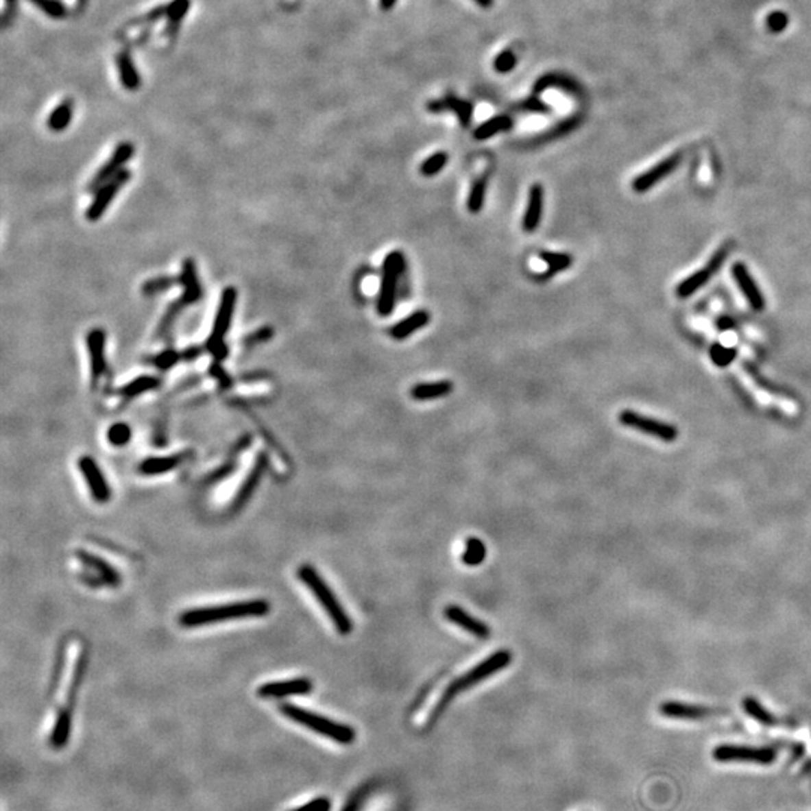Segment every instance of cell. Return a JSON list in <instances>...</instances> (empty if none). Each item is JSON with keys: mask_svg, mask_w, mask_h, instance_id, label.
<instances>
[{"mask_svg": "<svg viewBox=\"0 0 811 811\" xmlns=\"http://www.w3.org/2000/svg\"><path fill=\"white\" fill-rule=\"evenodd\" d=\"M271 610V605L265 600H253L243 603L210 605V607H197L184 612L179 616V624L186 628L203 627L215 622L247 619V618H262Z\"/></svg>", "mask_w": 811, "mask_h": 811, "instance_id": "1", "label": "cell"}, {"mask_svg": "<svg viewBox=\"0 0 811 811\" xmlns=\"http://www.w3.org/2000/svg\"><path fill=\"white\" fill-rule=\"evenodd\" d=\"M298 577L302 583L311 590V594L317 598L319 604L324 607L329 619L332 620L334 627L340 634H349L352 631V619L343 609V605L338 601V598L334 595L332 590L328 586L326 581L322 579L320 574L314 566L305 564L298 568Z\"/></svg>", "mask_w": 811, "mask_h": 811, "instance_id": "2", "label": "cell"}, {"mask_svg": "<svg viewBox=\"0 0 811 811\" xmlns=\"http://www.w3.org/2000/svg\"><path fill=\"white\" fill-rule=\"evenodd\" d=\"M280 711L282 715L287 716V718H290L292 721L301 724V726L310 729L313 731H316L317 735L332 739V741H335L338 744L349 745L355 741L356 734L350 726H346V724L332 721L330 718H326V716H324V715L310 712V711L304 710V707H299L296 705H290V703L281 705Z\"/></svg>", "mask_w": 811, "mask_h": 811, "instance_id": "3", "label": "cell"}, {"mask_svg": "<svg viewBox=\"0 0 811 811\" xmlns=\"http://www.w3.org/2000/svg\"><path fill=\"white\" fill-rule=\"evenodd\" d=\"M236 299H238V292H236V289L226 287L224 292H223V296H221V301H219V306H218L215 322H214V328H212L210 337L206 343V349H208V352L212 353V356H214L215 361H223L228 355V349L226 346L224 337L228 332V329H230V325H232Z\"/></svg>", "mask_w": 811, "mask_h": 811, "instance_id": "4", "label": "cell"}, {"mask_svg": "<svg viewBox=\"0 0 811 811\" xmlns=\"http://www.w3.org/2000/svg\"><path fill=\"white\" fill-rule=\"evenodd\" d=\"M511 659H513V655H511V652L507 649H502L494 652L493 655H490L488 658H485L483 663L476 664L472 670H469L466 675H463L461 678L455 679L451 685L450 688H448L446 694L442 700V703H440V707L444 706V703L446 705L450 700L455 696L459 694V692L468 690L470 687H474L478 682H481L487 678H490L492 675H494L496 672L502 670V668H505L507 666H509Z\"/></svg>", "mask_w": 811, "mask_h": 811, "instance_id": "5", "label": "cell"}, {"mask_svg": "<svg viewBox=\"0 0 811 811\" xmlns=\"http://www.w3.org/2000/svg\"><path fill=\"white\" fill-rule=\"evenodd\" d=\"M404 265L406 260L401 251H391L383 260L379 299H377V313L382 317L391 316V313L394 311L397 298V285L400 275L404 271Z\"/></svg>", "mask_w": 811, "mask_h": 811, "instance_id": "6", "label": "cell"}, {"mask_svg": "<svg viewBox=\"0 0 811 811\" xmlns=\"http://www.w3.org/2000/svg\"><path fill=\"white\" fill-rule=\"evenodd\" d=\"M179 282L184 286V295H182V298H179L175 304H171L169 306V310H167V313H165V316L161 322L160 334H164L165 330L171 326L173 320L176 319L178 314L182 311L185 306L199 302V299L203 295L194 260H191V258L185 260L184 265H182V274H180Z\"/></svg>", "mask_w": 811, "mask_h": 811, "instance_id": "7", "label": "cell"}, {"mask_svg": "<svg viewBox=\"0 0 811 811\" xmlns=\"http://www.w3.org/2000/svg\"><path fill=\"white\" fill-rule=\"evenodd\" d=\"M727 256H729V243H726V245H723L716 250L710 262L705 265V267H702V269H699L694 274H691L687 280H683L678 286V289H676V295H678L679 298H688L691 295H694L696 292H699V290L702 289L706 282L710 281L714 275L721 269L724 262H726Z\"/></svg>", "mask_w": 811, "mask_h": 811, "instance_id": "8", "label": "cell"}, {"mask_svg": "<svg viewBox=\"0 0 811 811\" xmlns=\"http://www.w3.org/2000/svg\"><path fill=\"white\" fill-rule=\"evenodd\" d=\"M619 422L622 425H625V427L639 430L644 433V435L664 440V442H673V440L678 439V430H676L673 425H668L666 422L649 418V416H644L633 411L620 412Z\"/></svg>", "mask_w": 811, "mask_h": 811, "instance_id": "9", "label": "cell"}, {"mask_svg": "<svg viewBox=\"0 0 811 811\" xmlns=\"http://www.w3.org/2000/svg\"><path fill=\"white\" fill-rule=\"evenodd\" d=\"M130 178H131V173L123 169L122 171L117 173L114 178L110 179L108 182L99 186V190L97 191L98 194L95 195V199H93L88 212H86V217H88L89 221H98V219L102 217V214L106 212V209L108 208V204L113 202L117 191H119L121 188L128 182Z\"/></svg>", "mask_w": 811, "mask_h": 811, "instance_id": "10", "label": "cell"}, {"mask_svg": "<svg viewBox=\"0 0 811 811\" xmlns=\"http://www.w3.org/2000/svg\"><path fill=\"white\" fill-rule=\"evenodd\" d=\"M134 145L130 143V141H123V143H119L116 146V149L113 151L112 156L101 165V169L97 171V175L93 176V179L90 180L89 184V190H97L101 185H104L106 182H108L110 179L114 178L117 173L123 170V165L127 164L131 156L134 155Z\"/></svg>", "mask_w": 811, "mask_h": 811, "instance_id": "11", "label": "cell"}, {"mask_svg": "<svg viewBox=\"0 0 811 811\" xmlns=\"http://www.w3.org/2000/svg\"><path fill=\"white\" fill-rule=\"evenodd\" d=\"M681 161H682V152H676V154H672L670 156H667L666 160L655 164L652 169H649L644 173H642V175L637 176L633 180V190L636 193H644V191L651 190V188L659 184L661 180L667 178L668 175H670V173H673Z\"/></svg>", "mask_w": 811, "mask_h": 811, "instance_id": "12", "label": "cell"}, {"mask_svg": "<svg viewBox=\"0 0 811 811\" xmlns=\"http://www.w3.org/2000/svg\"><path fill=\"white\" fill-rule=\"evenodd\" d=\"M313 690V682L308 678H293L286 681H275L263 683L257 690V694L265 699H281L287 696L308 694Z\"/></svg>", "mask_w": 811, "mask_h": 811, "instance_id": "13", "label": "cell"}, {"mask_svg": "<svg viewBox=\"0 0 811 811\" xmlns=\"http://www.w3.org/2000/svg\"><path fill=\"white\" fill-rule=\"evenodd\" d=\"M78 468H80L86 483H88L92 498L101 503L107 502L110 499V487L97 461L89 455H83L82 459L78 460Z\"/></svg>", "mask_w": 811, "mask_h": 811, "instance_id": "14", "label": "cell"}, {"mask_svg": "<svg viewBox=\"0 0 811 811\" xmlns=\"http://www.w3.org/2000/svg\"><path fill=\"white\" fill-rule=\"evenodd\" d=\"M731 274H734V278L736 281L738 287L741 289L742 295L747 298L748 304L751 305V308L755 311H762L765 308V296L760 292L759 286L755 285V281L753 278V275L748 271V267L738 262L731 267Z\"/></svg>", "mask_w": 811, "mask_h": 811, "instance_id": "15", "label": "cell"}, {"mask_svg": "<svg viewBox=\"0 0 811 811\" xmlns=\"http://www.w3.org/2000/svg\"><path fill=\"white\" fill-rule=\"evenodd\" d=\"M445 616L452 624L463 628L464 631L474 634L478 639H488V636L492 633L485 622L469 615L466 610L459 607V605H448L445 609Z\"/></svg>", "mask_w": 811, "mask_h": 811, "instance_id": "16", "label": "cell"}, {"mask_svg": "<svg viewBox=\"0 0 811 811\" xmlns=\"http://www.w3.org/2000/svg\"><path fill=\"white\" fill-rule=\"evenodd\" d=\"M716 760H745V762H758V763H769L774 760V751L762 748H742V747H720L714 751Z\"/></svg>", "mask_w": 811, "mask_h": 811, "instance_id": "17", "label": "cell"}, {"mask_svg": "<svg viewBox=\"0 0 811 811\" xmlns=\"http://www.w3.org/2000/svg\"><path fill=\"white\" fill-rule=\"evenodd\" d=\"M104 344H106V334L101 329H93L88 334V348H89V358H90V380L95 387L101 376L106 372V359H104Z\"/></svg>", "mask_w": 811, "mask_h": 811, "instance_id": "18", "label": "cell"}, {"mask_svg": "<svg viewBox=\"0 0 811 811\" xmlns=\"http://www.w3.org/2000/svg\"><path fill=\"white\" fill-rule=\"evenodd\" d=\"M542 210H544V188L541 184H533L529 190V199L523 217V230L526 233L537 230L542 218Z\"/></svg>", "mask_w": 811, "mask_h": 811, "instance_id": "19", "label": "cell"}, {"mask_svg": "<svg viewBox=\"0 0 811 811\" xmlns=\"http://www.w3.org/2000/svg\"><path fill=\"white\" fill-rule=\"evenodd\" d=\"M428 110L433 113H440L445 112V110L455 113L463 128L469 127L472 121V113H474V107H472L470 102L457 97H446L442 99L433 101L428 104Z\"/></svg>", "mask_w": 811, "mask_h": 811, "instance_id": "20", "label": "cell"}, {"mask_svg": "<svg viewBox=\"0 0 811 811\" xmlns=\"http://www.w3.org/2000/svg\"><path fill=\"white\" fill-rule=\"evenodd\" d=\"M561 89L572 97H583V88L574 80V78L564 74H546L535 83L533 95L544 92L547 89Z\"/></svg>", "mask_w": 811, "mask_h": 811, "instance_id": "21", "label": "cell"}, {"mask_svg": "<svg viewBox=\"0 0 811 811\" xmlns=\"http://www.w3.org/2000/svg\"><path fill=\"white\" fill-rule=\"evenodd\" d=\"M430 322V314L428 311L425 310H418L415 311L411 316L403 319L401 322H398L397 325H394L391 329V337L394 340H406V338L411 337L416 330H420L422 328H425L428 325Z\"/></svg>", "mask_w": 811, "mask_h": 811, "instance_id": "22", "label": "cell"}, {"mask_svg": "<svg viewBox=\"0 0 811 811\" xmlns=\"http://www.w3.org/2000/svg\"><path fill=\"white\" fill-rule=\"evenodd\" d=\"M454 389L451 380H437L428 383H418L411 389V396L416 401H428L446 397Z\"/></svg>", "mask_w": 811, "mask_h": 811, "instance_id": "23", "label": "cell"}, {"mask_svg": "<svg viewBox=\"0 0 811 811\" xmlns=\"http://www.w3.org/2000/svg\"><path fill=\"white\" fill-rule=\"evenodd\" d=\"M182 460H184V455H180V454L170 455V457H151V459H146L145 461L140 463L138 470H140V474L147 475V476L162 475V474H167V472L178 468L179 464L182 463Z\"/></svg>", "mask_w": 811, "mask_h": 811, "instance_id": "24", "label": "cell"}, {"mask_svg": "<svg viewBox=\"0 0 811 811\" xmlns=\"http://www.w3.org/2000/svg\"><path fill=\"white\" fill-rule=\"evenodd\" d=\"M116 65L119 69V77L127 90H137L140 88V75L137 73L134 62L127 51L119 53L116 56Z\"/></svg>", "mask_w": 811, "mask_h": 811, "instance_id": "25", "label": "cell"}, {"mask_svg": "<svg viewBox=\"0 0 811 811\" xmlns=\"http://www.w3.org/2000/svg\"><path fill=\"white\" fill-rule=\"evenodd\" d=\"M73 114H74V101L68 98L65 101H62L60 104L50 113L47 125H49V128L51 131H56V132L64 131L69 125Z\"/></svg>", "mask_w": 811, "mask_h": 811, "instance_id": "26", "label": "cell"}, {"mask_svg": "<svg viewBox=\"0 0 811 811\" xmlns=\"http://www.w3.org/2000/svg\"><path fill=\"white\" fill-rule=\"evenodd\" d=\"M540 257L547 263V271L542 274V278H540L541 281H546L548 278L555 277L557 272L570 269L571 265H572V257L570 254L550 253V251H544V253L540 254Z\"/></svg>", "mask_w": 811, "mask_h": 811, "instance_id": "27", "label": "cell"}, {"mask_svg": "<svg viewBox=\"0 0 811 811\" xmlns=\"http://www.w3.org/2000/svg\"><path fill=\"white\" fill-rule=\"evenodd\" d=\"M661 712L667 716H672V718H702V716H707V715H712V711L710 710H705V707H699V706H690V705H682V703H666L661 706Z\"/></svg>", "mask_w": 811, "mask_h": 811, "instance_id": "28", "label": "cell"}, {"mask_svg": "<svg viewBox=\"0 0 811 811\" xmlns=\"http://www.w3.org/2000/svg\"><path fill=\"white\" fill-rule=\"evenodd\" d=\"M513 127V119L508 116H496L492 117V119H488L487 122H484L481 127H478L474 132V137L476 140H487L493 136H496L498 132L502 131H507Z\"/></svg>", "mask_w": 811, "mask_h": 811, "instance_id": "29", "label": "cell"}, {"mask_svg": "<svg viewBox=\"0 0 811 811\" xmlns=\"http://www.w3.org/2000/svg\"><path fill=\"white\" fill-rule=\"evenodd\" d=\"M69 734H71V712L62 711L58 715L56 724H54V727H53L50 744L56 748V750H59V748H64L69 739Z\"/></svg>", "mask_w": 811, "mask_h": 811, "instance_id": "30", "label": "cell"}, {"mask_svg": "<svg viewBox=\"0 0 811 811\" xmlns=\"http://www.w3.org/2000/svg\"><path fill=\"white\" fill-rule=\"evenodd\" d=\"M158 387H160V380L156 379V377L143 376V377H138V379L125 385L122 389H119V394L127 398H132V397L138 396V394L156 389Z\"/></svg>", "mask_w": 811, "mask_h": 811, "instance_id": "31", "label": "cell"}, {"mask_svg": "<svg viewBox=\"0 0 811 811\" xmlns=\"http://www.w3.org/2000/svg\"><path fill=\"white\" fill-rule=\"evenodd\" d=\"M78 556H80L83 562L92 566V568H95L99 572V576L104 579L107 583L116 585L117 581H119V576H117V572L112 568V566H108L104 561H102V559H99L97 556H92L86 552H78Z\"/></svg>", "mask_w": 811, "mask_h": 811, "instance_id": "32", "label": "cell"}, {"mask_svg": "<svg viewBox=\"0 0 811 811\" xmlns=\"http://www.w3.org/2000/svg\"><path fill=\"white\" fill-rule=\"evenodd\" d=\"M485 546L481 540L478 538H468L464 544L463 552V562L469 566H476L485 559Z\"/></svg>", "mask_w": 811, "mask_h": 811, "instance_id": "33", "label": "cell"}, {"mask_svg": "<svg viewBox=\"0 0 811 811\" xmlns=\"http://www.w3.org/2000/svg\"><path fill=\"white\" fill-rule=\"evenodd\" d=\"M487 184H488L487 179L481 178V179L476 180L474 186H472L469 199H468V209L472 212V214H478V212L483 210L485 195H487Z\"/></svg>", "mask_w": 811, "mask_h": 811, "instance_id": "34", "label": "cell"}, {"mask_svg": "<svg viewBox=\"0 0 811 811\" xmlns=\"http://www.w3.org/2000/svg\"><path fill=\"white\" fill-rule=\"evenodd\" d=\"M178 282H179V280L173 278V277L151 278V280H147L143 286H141V292H143V295H146V296H154V295L165 292V290H169L170 287L178 285Z\"/></svg>", "mask_w": 811, "mask_h": 811, "instance_id": "35", "label": "cell"}, {"mask_svg": "<svg viewBox=\"0 0 811 811\" xmlns=\"http://www.w3.org/2000/svg\"><path fill=\"white\" fill-rule=\"evenodd\" d=\"M448 160H450V156L446 152H437L431 155L421 164V173L427 178L435 176L448 164Z\"/></svg>", "mask_w": 811, "mask_h": 811, "instance_id": "36", "label": "cell"}, {"mask_svg": "<svg viewBox=\"0 0 811 811\" xmlns=\"http://www.w3.org/2000/svg\"><path fill=\"white\" fill-rule=\"evenodd\" d=\"M34 5H36L39 10L44 11V14L51 19H64L66 15L65 5L59 0H30Z\"/></svg>", "mask_w": 811, "mask_h": 811, "instance_id": "37", "label": "cell"}, {"mask_svg": "<svg viewBox=\"0 0 811 811\" xmlns=\"http://www.w3.org/2000/svg\"><path fill=\"white\" fill-rule=\"evenodd\" d=\"M580 122H581V117L580 116L570 117V119H566L562 123H559L555 130L548 131V134H546L544 137H540V138H537L535 141H548V140L562 137V136H565V134L571 132L574 128H577L579 125H580Z\"/></svg>", "mask_w": 811, "mask_h": 811, "instance_id": "38", "label": "cell"}, {"mask_svg": "<svg viewBox=\"0 0 811 811\" xmlns=\"http://www.w3.org/2000/svg\"><path fill=\"white\" fill-rule=\"evenodd\" d=\"M190 0H173L167 3V20L171 25H178L184 20L188 10H190Z\"/></svg>", "mask_w": 811, "mask_h": 811, "instance_id": "39", "label": "cell"}, {"mask_svg": "<svg viewBox=\"0 0 811 811\" xmlns=\"http://www.w3.org/2000/svg\"><path fill=\"white\" fill-rule=\"evenodd\" d=\"M110 444L114 446H123L130 442L131 439V428L127 424H114L110 427L107 435Z\"/></svg>", "mask_w": 811, "mask_h": 811, "instance_id": "40", "label": "cell"}, {"mask_svg": "<svg viewBox=\"0 0 811 811\" xmlns=\"http://www.w3.org/2000/svg\"><path fill=\"white\" fill-rule=\"evenodd\" d=\"M167 19V3L165 5H160V6H155L152 8L151 11L140 15L136 20H132L130 23V26H141V25H151L154 21H158L161 19Z\"/></svg>", "mask_w": 811, "mask_h": 811, "instance_id": "41", "label": "cell"}, {"mask_svg": "<svg viewBox=\"0 0 811 811\" xmlns=\"http://www.w3.org/2000/svg\"><path fill=\"white\" fill-rule=\"evenodd\" d=\"M180 359H182V353L169 349V350H164L162 353H160V355L154 356L152 364L155 367H158L160 370H169L173 365H176Z\"/></svg>", "mask_w": 811, "mask_h": 811, "instance_id": "42", "label": "cell"}, {"mask_svg": "<svg viewBox=\"0 0 811 811\" xmlns=\"http://www.w3.org/2000/svg\"><path fill=\"white\" fill-rule=\"evenodd\" d=\"M789 25V17L783 11H774L766 17V27L773 34H779Z\"/></svg>", "mask_w": 811, "mask_h": 811, "instance_id": "43", "label": "cell"}, {"mask_svg": "<svg viewBox=\"0 0 811 811\" xmlns=\"http://www.w3.org/2000/svg\"><path fill=\"white\" fill-rule=\"evenodd\" d=\"M516 64H517V59L514 56V53L507 50V51H502L499 56L496 58L494 69L498 71V73L505 74V73H509V71L516 66Z\"/></svg>", "mask_w": 811, "mask_h": 811, "instance_id": "44", "label": "cell"}, {"mask_svg": "<svg viewBox=\"0 0 811 811\" xmlns=\"http://www.w3.org/2000/svg\"><path fill=\"white\" fill-rule=\"evenodd\" d=\"M520 112H532V113H548L550 108L547 104H544L537 95H533L532 98L526 99L524 102L518 106Z\"/></svg>", "mask_w": 811, "mask_h": 811, "instance_id": "45", "label": "cell"}, {"mask_svg": "<svg viewBox=\"0 0 811 811\" xmlns=\"http://www.w3.org/2000/svg\"><path fill=\"white\" fill-rule=\"evenodd\" d=\"M295 811H330V801L328 798H316Z\"/></svg>", "mask_w": 811, "mask_h": 811, "instance_id": "46", "label": "cell"}, {"mask_svg": "<svg viewBox=\"0 0 811 811\" xmlns=\"http://www.w3.org/2000/svg\"><path fill=\"white\" fill-rule=\"evenodd\" d=\"M368 797V787H364V789L356 792L353 797L348 801V804H346L343 811H358L359 807L362 806V802L365 801V798Z\"/></svg>", "mask_w": 811, "mask_h": 811, "instance_id": "47", "label": "cell"}, {"mask_svg": "<svg viewBox=\"0 0 811 811\" xmlns=\"http://www.w3.org/2000/svg\"><path fill=\"white\" fill-rule=\"evenodd\" d=\"M271 337H272V330H271V328H263V329L257 330L256 334L250 335V337L247 338V340H245V344H247V346H251V344L263 343V341H266V340H269Z\"/></svg>", "mask_w": 811, "mask_h": 811, "instance_id": "48", "label": "cell"}, {"mask_svg": "<svg viewBox=\"0 0 811 811\" xmlns=\"http://www.w3.org/2000/svg\"><path fill=\"white\" fill-rule=\"evenodd\" d=\"M202 349L200 348H188L186 350L182 352V359L184 361H194L197 356H200Z\"/></svg>", "mask_w": 811, "mask_h": 811, "instance_id": "49", "label": "cell"}, {"mask_svg": "<svg viewBox=\"0 0 811 811\" xmlns=\"http://www.w3.org/2000/svg\"><path fill=\"white\" fill-rule=\"evenodd\" d=\"M212 372H214V376L217 377V379H218L219 382H221V385H223L224 388H228V387H230V379H228V377L224 374V372H223L221 368H219V367H217V370H215V368H212Z\"/></svg>", "mask_w": 811, "mask_h": 811, "instance_id": "50", "label": "cell"}, {"mask_svg": "<svg viewBox=\"0 0 811 811\" xmlns=\"http://www.w3.org/2000/svg\"><path fill=\"white\" fill-rule=\"evenodd\" d=\"M397 3V0H380V8L383 11H389Z\"/></svg>", "mask_w": 811, "mask_h": 811, "instance_id": "51", "label": "cell"}, {"mask_svg": "<svg viewBox=\"0 0 811 811\" xmlns=\"http://www.w3.org/2000/svg\"><path fill=\"white\" fill-rule=\"evenodd\" d=\"M474 2L481 8H490V6H493L494 0H474Z\"/></svg>", "mask_w": 811, "mask_h": 811, "instance_id": "52", "label": "cell"}]
</instances>
